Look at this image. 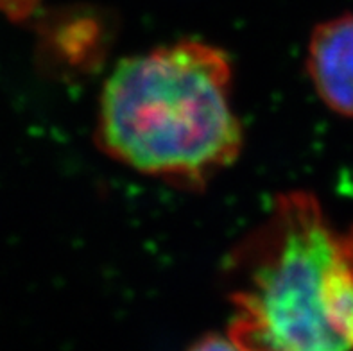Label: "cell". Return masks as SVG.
Returning <instances> with one entry per match:
<instances>
[{"label":"cell","mask_w":353,"mask_h":351,"mask_svg":"<svg viewBox=\"0 0 353 351\" xmlns=\"http://www.w3.org/2000/svg\"><path fill=\"white\" fill-rule=\"evenodd\" d=\"M341 245H343V253H345L346 262H348L353 274V228L345 237H341Z\"/></svg>","instance_id":"4"},{"label":"cell","mask_w":353,"mask_h":351,"mask_svg":"<svg viewBox=\"0 0 353 351\" xmlns=\"http://www.w3.org/2000/svg\"><path fill=\"white\" fill-rule=\"evenodd\" d=\"M232 63L214 45L181 40L122 59L101 92L99 147L119 163L201 187L242 151Z\"/></svg>","instance_id":"1"},{"label":"cell","mask_w":353,"mask_h":351,"mask_svg":"<svg viewBox=\"0 0 353 351\" xmlns=\"http://www.w3.org/2000/svg\"><path fill=\"white\" fill-rule=\"evenodd\" d=\"M307 70L323 103L341 115L353 117V14L314 29Z\"/></svg>","instance_id":"3"},{"label":"cell","mask_w":353,"mask_h":351,"mask_svg":"<svg viewBox=\"0 0 353 351\" xmlns=\"http://www.w3.org/2000/svg\"><path fill=\"white\" fill-rule=\"evenodd\" d=\"M228 339L239 350L353 348V274L318 199L280 196L230 257Z\"/></svg>","instance_id":"2"}]
</instances>
